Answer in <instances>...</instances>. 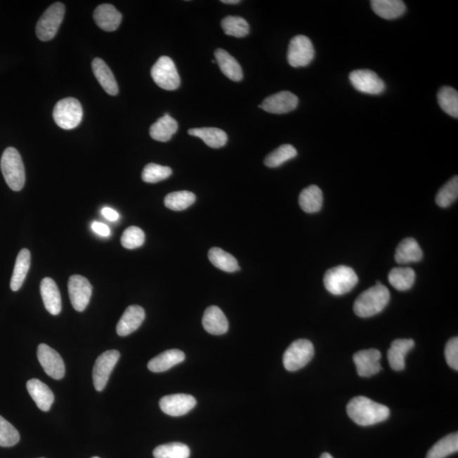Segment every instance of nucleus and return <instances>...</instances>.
I'll return each mask as SVG.
<instances>
[{"mask_svg": "<svg viewBox=\"0 0 458 458\" xmlns=\"http://www.w3.org/2000/svg\"><path fill=\"white\" fill-rule=\"evenodd\" d=\"M92 69L97 81L105 91L110 96H117L119 91L117 81L105 61L100 58H96L93 60Z\"/></svg>", "mask_w": 458, "mask_h": 458, "instance_id": "obj_23", "label": "nucleus"}, {"mask_svg": "<svg viewBox=\"0 0 458 458\" xmlns=\"http://www.w3.org/2000/svg\"><path fill=\"white\" fill-rule=\"evenodd\" d=\"M31 265V254L27 249H22L16 259L13 274L11 280V288L18 292L26 280Z\"/></svg>", "mask_w": 458, "mask_h": 458, "instance_id": "obj_29", "label": "nucleus"}, {"mask_svg": "<svg viewBox=\"0 0 458 458\" xmlns=\"http://www.w3.org/2000/svg\"><path fill=\"white\" fill-rule=\"evenodd\" d=\"M324 203V195L320 188L310 185L301 191L299 204L301 209L306 214H316L321 210Z\"/></svg>", "mask_w": 458, "mask_h": 458, "instance_id": "obj_30", "label": "nucleus"}, {"mask_svg": "<svg viewBox=\"0 0 458 458\" xmlns=\"http://www.w3.org/2000/svg\"><path fill=\"white\" fill-rule=\"evenodd\" d=\"M320 458H334L329 453H322Z\"/></svg>", "mask_w": 458, "mask_h": 458, "instance_id": "obj_48", "label": "nucleus"}, {"mask_svg": "<svg viewBox=\"0 0 458 458\" xmlns=\"http://www.w3.org/2000/svg\"><path fill=\"white\" fill-rule=\"evenodd\" d=\"M414 346L415 342L412 339H398L391 343L388 351V360L392 369L403 371L405 369V358Z\"/></svg>", "mask_w": 458, "mask_h": 458, "instance_id": "obj_19", "label": "nucleus"}, {"mask_svg": "<svg viewBox=\"0 0 458 458\" xmlns=\"http://www.w3.org/2000/svg\"><path fill=\"white\" fill-rule=\"evenodd\" d=\"M297 155V150L292 145H283L273 150L264 159V164L271 169L283 165Z\"/></svg>", "mask_w": 458, "mask_h": 458, "instance_id": "obj_37", "label": "nucleus"}, {"mask_svg": "<svg viewBox=\"0 0 458 458\" xmlns=\"http://www.w3.org/2000/svg\"><path fill=\"white\" fill-rule=\"evenodd\" d=\"M314 355L313 343L308 339H297L286 350L283 362L286 370L294 372L308 364Z\"/></svg>", "mask_w": 458, "mask_h": 458, "instance_id": "obj_7", "label": "nucleus"}, {"mask_svg": "<svg viewBox=\"0 0 458 458\" xmlns=\"http://www.w3.org/2000/svg\"><path fill=\"white\" fill-rule=\"evenodd\" d=\"M120 353L116 350L107 351L97 358L93 370V384L96 391H102L107 384L110 375L119 361Z\"/></svg>", "mask_w": 458, "mask_h": 458, "instance_id": "obj_10", "label": "nucleus"}, {"mask_svg": "<svg viewBox=\"0 0 458 458\" xmlns=\"http://www.w3.org/2000/svg\"><path fill=\"white\" fill-rule=\"evenodd\" d=\"M422 259V249L414 238L403 240L396 248L395 259L398 264L418 263Z\"/></svg>", "mask_w": 458, "mask_h": 458, "instance_id": "obj_25", "label": "nucleus"}, {"mask_svg": "<svg viewBox=\"0 0 458 458\" xmlns=\"http://www.w3.org/2000/svg\"><path fill=\"white\" fill-rule=\"evenodd\" d=\"M20 435L13 425L0 416V447H11L18 444Z\"/></svg>", "mask_w": 458, "mask_h": 458, "instance_id": "obj_42", "label": "nucleus"}, {"mask_svg": "<svg viewBox=\"0 0 458 458\" xmlns=\"http://www.w3.org/2000/svg\"><path fill=\"white\" fill-rule=\"evenodd\" d=\"M315 51L312 41L304 35L294 37L289 45L287 60L292 67H303L312 63Z\"/></svg>", "mask_w": 458, "mask_h": 458, "instance_id": "obj_9", "label": "nucleus"}, {"mask_svg": "<svg viewBox=\"0 0 458 458\" xmlns=\"http://www.w3.org/2000/svg\"><path fill=\"white\" fill-rule=\"evenodd\" d=\"M93 19L102 30L113 32L119 27L122 15L112 5L103 4L98 6L93 12Z\"/></svg>", "mask_w": 458, "mask_h": 458, "instance_id": "obj_18", "label": "nucleus"}, {"mask_svg": "<svg viewBox=\"0 0 458 458\" xmlns=\"http://www.w3.org/2000/svg\"><path fill=\"white\" fill-rule=\"evenodd\" d=\"M178 124L177 121L165 114L157 122L150 126V134L153 140L159 142L169 141L171 137L177 132Z\"/></svg>", "mask_w": 458, "mask_h": 458, "instance_id": "obj_28", "label": "nucleus"}, {"mask_svg": "<svg viewBox=\"0 0 458 458\" xmlns=\"http://www.w3.org/2000/svg\"><path fill=\"white\" fill-rule=\"evenodd\" d=\"M208 259L211 263L222 271L235 273L239 271L238 261L231 254L218 247L211 248L208 253Z\"/></svg>", "mask_w": 458, "mask_h": 458, "instance_id": "obj_33", "label": "nucleus"}, {"mask_svg": "<svg viewBox=\"0 0 458 458\" xmlns=\"http://www.w3.org/2000/svg\"><path fill=\"white\" fill-rule=\"evenodd\" d=\"M222 2L223 4H228V5H237V4L240 3V0H222Z\"/></svg>", "mask_w": 458, "mask_h": 458, "instance_id": "obj_47", "label": "nucleus"}, {"mask_svg": "<svg viewBox=\"0 0 458 458\" xmlns=\"http://www.w3.org/2000/svg\"><path fill=\"white\" fill-rule=\"evenodd\" d=\"M68 292L73 308L77 312H84L92 296V285L88 279L81 275L70 277Z\"/></svg>", "mask_w": 458, "mask_h": 458, "instance_id": "obj_12", "label": "nucleus"}, {"mask_svg": "<svg viewBox=\"0 0 458 458\" xmlns=\"http://www.w3.org/2000/svg\"><path fill=\"white\" fill-rule=\"evenodd\" d=\"M83 108L75 98H65L57 103L53 112V117L60 128L71 130L77 128L83 119Z\"/></svg>", "mask_w": 458, "mask_h": 458, "instance_id": "obj_5", "label": "nucleus"}, {"mask_svg": "<svg viewBox=\"0 0 458 458\" xmlns=\"http://www.w3.org/2000/svg\"><path fill=\"white\" fill-rule=\"evenodd\" d=\"M171 174H173V171L169 166L150 163L143 170L142 179L145 183H155L169 178Z\"/></svg>", "mask_w": 458, "mask_h": 458, "instance_id": "obj_41", "label": "nucleus"}, {"mask_svg": "<svg viewBox=\"0 0 458 458\" xmlns=\"http://www.w3.org/2000/svg\"><path fill=\"white\" fill-rule=\"evenodd\" d=\"M391 294L380 282L365 290L355 300L353 309L360 318H370L381 313L390 301Z\"/></svg>", "mask_w": 458, "mask_h": 458, "instance_id": "obj_2", "label": "nucleus"}, {"mask_svg": "<svg viewBox=\"0 0 458 458\" xmlns=\"http://www.w3.org/2000/svg\"><path fill=\"white\" fill-rule=\"evenodd\" d=\"M145 240L144 231L141 228L135 226L126 228L121 238L122 247L129 249L142 247L145 243Z\"/></svg>", "mask_w": 458, "mask_h": 458, "instance_id": "obj_43", "label": "nucleus"}, {"mask_svg": "<svg viewBox=\"0 0 458 458\" xmlns=\"http://www.w3.org/2000/svg\"><path fill=\"white\" fill-rule=\"evenodd\" d=\"M28 393L34 399L37 406L44 412L50 410L55 396L51 388L39 379H32L27 383Z\"/></svg>", "mask_w": 458, "mask_h": 458, "instance_id": "obj_22", "label": "nucleus"}, {"mask_svg": "<svg viewBox=\"0 0 458 458\" xmlns=\"http://www.w3.org/2000/svg\"><path fill=\"white\" fill-rule=\"evenodd\" d=\"M92 458H100V457H92Z\"/></svg>", "mask_w": 458, "mask_h": 458, "instance_id": "obj_49", "label": "nucleus"}, {"mask_svg": "<svg viewBox=\"0 0 458 458\" xmlns=\"http://www.w3.org/2000/svg\"><path fill=\"white\" fill-rule=\"evenodd\" d=\"M185 355L182 351L169 350L150 360L148 369L154 373H162L185 361Z\"/></svg>", "mask_w": 458, "mask_h": 458, "instance_id": "obj_24", "label": "nucleus"}, {"mask_svg": "<svg viewBox=\"0 0 458 458\" xmlns=\"http://www.w3.org/2000/svg\"><path fill=\"white\" fill-rule=\"evenodd\" d=\"M192 136L202 138L204 144L211 148L218 149L227 144L228 135L222 129L216 128L191 129L189 130Z\"/></svg>", "mask_w": 458, "mask_h": 458, "instance_id": "obj_31", "label": "nucleus"}, {"mask_svg": "<svg viewBox=\"0 0 458 458\" xmlns=\"http://www.w3.org/2000/svg\"><path fill=\"white\" fill-rule=\"evenodd\" d=\"M145 312L140 306L133 305L126 309L117 326V332L120 336H126L136 331L144 322Z\"/></svg>", "mask_w": 458, "mask_h": 458, "instance_id": "obj_17", "label": "nucleus"}, {"mask_svg": "<svg viewBox=\"0 0 458 458\" xmlns=\"http://www.w3.org/2000/svg\"><path fill=\"white\" fill-rule=\"evenodd\" d=\"M153 455L155 458H189L190 450L185 444L174 443L159 445Z\"/></svg>", "mask_w": 458, "mask_h": 458, "instance_id": "obj_38", "label": "nucleus"}, {"mask_svg": "<svg viewBox=\"0 0 458 458\" xmlns=\"http://www.w3.org/2000/svg\"><path fill=\"white\" fill-rule=\"evenodd\" d=\"M151 77L159 88L169 91L179 88L180 77L177 67L169 56L159 57L151 69Z\"/></svg>", "mask_w": 458, "mask_h": 458, "instance_id": "obj_8", "label": "nucleus"}, {"mask_svg": "<svg viewBox=\"0 0 458 458\" xmlns=\"http://www.w3.org/2000/svg\"><path fill=\"white\" fill-rule=\"evenodd\" d=\"M222 27L225 34L235 38H244L249 32L248 22L240 16H227L222 20Z\"/></svg>", "mask_w": 458, "mask_h": 458, "instance_id": "obj_39", "label": "nucleus"}, {"mask_svg": "<svg viewBox=\"0 0 458 458\" xmlns=\"http://www.w3.org/2000/svg\"><path fill=\"white\" fill-rule=\"evenodd\" d=\"M196 196L190 191L173 192L166 196L165 206L170 210L180 211L187 209L195 202Z\"/></svg>", "mask_w": 458, "mask_h": 458, "instance_id": "obj_36", "label": "nucleus"}, {"mask_svg": "<svg viewBox=\"0 0 458 458\" xmlns=\"http://www.w3.org/2000/svg\"><path fill=\"white\" fill-rule=\"evenodd\" d=\"M194 396L187 394H175L164 396L159 400V407L164 414L179 417L185 415L195 407Z\"/></svg>", "mask_w": 458, "mask_h": 458, "instance_id": "obj_14", "label": "nucleus"}, {"mask_svg": "<svg viewBox=\"0 0 458 458\" xmlns=\"http://www.w3.org/2000/svg\"><path fill=\"white\" fill-rule=\"evenodd\" d=\"M381 353L376 349L360 351L353 357V361L357 367L358 374L361 377L369 378L377 374L381 371L380 365Z\"/></svg>", "mask_w": 458, "mask_h": 458, "instance_id": "obj_16", "label": "nucleus"}, {"mask_svg": "<svg viewBox=\"0 0 458 458\" xmlns=\"http://www.w3.org/2000/svg\"><path fill=\"white\" fill-rule=\"evenodd\" d=\"M440 108L454 118L458 117V93L456 89L445 86L437 95Z\"/></svg>", "mask_w": 458, "mask_h": 458, "instance_id": "obj_35", "label": "nucleus"}, {"mask_svg": "<svg viewBox=\"0 0 458 458\" xmlns=\"http://www.w3.org/2000/svg\"><path fill=\"white\" fill-rule=\"evenodd\" d=\"M349 79L358 91L367 95L379 96L386 90V84L370 70H355L351 72Z\"/></svg>", "mask_w": 458, "mask_h": 458, "instance_id": "obj_11", "label": "nucleus"}, {"mask_svg": "<svg viewBox=\"0 0 458 458\" xmlns=\"http://www.w3.org/2000/svg\"><path fill=\"white\" fill-rule=\"evenodd\" d=\"M299 103V99L289 91H281L266 98L261 109L272 114H285L296 110Z\"/></svg>", "mask_w": 458, "mask_h": 458, "instance_id": "obj_15", "label": "nucleus"}, {"mask_svg": "<svg viewBox=\"0 0 458 458\" xmlns=\"http://www.w3.org/2000/svg\"><path fill=\"white\" fill-rule=\"evenodd\" d=\"M445 357L450 367L454 370H458V338L450 339L445 346Z\"/></svg>", "mask_w": 458, "mask_h": 458, "instance_id": "obj_44", "label": "nucleus"}, {"mask_svg": "<svg viewBox=\"0 0 458 458\" xmlns=\"http://www.w3.org/2000/svg\"><path fill=\"white\" fill-rule=\"evenodd\" d=\"M416 274L411 268H395L388 273V280L392 287L399 292H406L414 284Z\"/></svg>", "mask_w": 458, "mask_h": 458, "instance_id": "obj_32", "label": "nucleus"}, {"mask_svg": "<svg viewBox=\"0 0 458 458\" xmlns=\"http://www.w3.org/2000/svg\"><path fill=\"white\" fill-rule=\"evenodd\" d=\"M41 296L45 308L56 316L61 312V297L58 286L51 277H44L40 284Z\"/></svg>", "mask_w": 458, "mask_h": 458, "instance_id": "obj_20", "label": "nucleus"}, {"mask_svg": "<svg viewBox=\"0 0 458 458\" xmlns=\"http://www.w3.org/2000/svg\"><path fill=\"white\" fill-rule=\"evenodd\" d=\"M458 451L457 433H451L433 445L427 453L426 458H445Z\"/></svg>", "mask_w": 458, "mask_h": 458, "instance_id": "obj_34", "label": "nucleus"}, {"mask_svg": "<svg viewBox=\"0 0 458 458\" xmlns=\"http://www.w3.org/2000/svg\"><path fill=\"white\" fill-rule=\"evenodd\" d=\"M92 229L97 235L103 237H108L110 235V230L107 225L99 222H95L92 224Z\"/></svg>", "mask_w": 458, "mask_h": 458, "instance_id": "obj_45", "label": "nucleus"}, {"mask_svg": "<svg viewBox=\"0 0 458 458\" xmlns=\"http://www.w3.org/2000/svg\"><path fill=\"white\" fill-rule=\"evenodd\" d=\"M358 283L357 273L346 266H338L329 269L324 277L326 289L334 296H342L350 292Z\"/></svg>", "mask_w": 458, "mask_h": 458, "instance_id": "obj_4", "label": "nucleus"}, {"mask_svg": "<svg viewBox=\"0 0 458 458\" xmlns=\"http://www.w3.org/2000/svg\"><path fill=\"white\" fill-rule=\"evenodd\" d=\"M38 358L45 373L55 379H61L65 376V363L63 358L46 344H40L38 348Z\"/></svg>", "mask_w": 458, "mask_h": 458, "instance_id": "obj_13", "label": "nucleus"}, {"mask_svg": "<svg viewBox=\"0 0 458 458\" xmlns=\"http://www.w3.org/2000/svg\"><path fill=\"white\" fill-rule=\"evenodd\" d=\"M202 324L207 332L221 335L228 332V322L226 316L218 306H211L204 310Z\"/></svg>", "mask_w": 458, "mask_h": 458, "instance_id": "obj_21", "label": "nucleus"}, {"mask_svg": "<svg viewBox=\"0 0 458 458\" xmlns=\"http://www.w3.org/2000/svg\"><path fill=\"white\" fill-rule=\"evenodd\" d=\"M216 61L218 63L221 71L229 79L240 81L243 79V71L238 61L226 51L218 48L215 51Z\"/></svg>", "mask_w": 458, "mask_h": 458, "instance_id": "obj_26", "label": "nucleus"}, {"mask_svg": "<svg viewBox=\"0 0 458 458\" xmlns=\"http://www.w3.org/2000/svg\"><path fill=\"white\" fill-rule=\"evenodd\" d=\"M0 166L8 186L14 191L22 190L25 185L26 174L22 157L18 150L9 147L4 151Z\"/></svg>", "mask_w": 458, "mask_h": 458, "instance_id": "obj_3", "label": "nucleus"}, {"mask_svg": "<svg viewBox=\"0 0 458 458\" xmlns=\"http://www.w3.org/2000/svg\"><path fill=\"white\" fill-rule=\"evenodd\" d=\"M458 197V177L455 176L441 188L436 195V202L440 207L447 208Z\"/></svg>", "mask_w": 458, "mask_h": 458, "instance_id": "obj_40", "label": "nucleus"}, {"mask_svg": "<svg viewBox=\"0 0 458 458\" xmlns=\"http://www.w3.org/2000/svg\"><path fill=\"white\" fill-rule=\"evenodd\" d=\"M372 9L376 15L386 20H394L402 16L407 8L400 0H373Z\"/></svg>", "mask_w": 458, "mask_h": 458, "instance_id": "obj_27", "label": "nucleus"}, {"mask_svg": "<svg viewBox=\"0 0 458 458\" xmlns=\"http://www.w3.org/2000/svg\"><path fill=\"white\" fill-rule=\"evenodd\" d=\"M101 212L102 215H103L106 219L112 221V222H116V221L120 218V215L118 214L117 211L113 210L112 208L104 207Z\"/></svg>", "mask_w": 458, "mask_h": 458, "instance_id": "obj_46", "label": "nucleus"}, {"mask_svg": "<svg viewBox=\"0 0 458 458\" xmlns=\"http://www.w3.org/2000/svg\"><path fill=\"white\" fill-rule=\"evenodd\" d=\"M65 15V6L57 2L48 7L41 15L36 26V34L41 41H50L55 38Z\"/></svg>", "mask_w": 458, "mask_h": 458, "instance_id": "obj_6", "label": "nucleus"}, {"mask_svg": "<svg viewBox=\"0 0 458 458\" xmlns=\"http://www.w3.org/2000/svg\"><path fill=\"white\" fill-rule=\"evenodd\" d=\"M346 410L351 420L361 426H370L384 422L390 416V409L365 396L351 399Z\"/></svg>", "mask_w": 458, "mask_h": 458, "instance_id": "obj_1", "label": "nucleus"}]
</instances>
